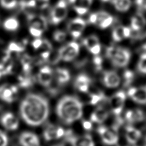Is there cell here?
<instances>
[{"mask_svg": "<svg viewBox=\"0 0 146 146\" xmlns=\"http://www.w3.org/2000/svg\"><path fill=\"white\" fill-rule=\"evenodd\" d=\"M135 3L140 9L146 10V0H135Z\"/></svg>", "mask_w": 146, "mask_h": 146, "instance_id": "cell-41", "label": "cell"}, {"mask_svg": "<svg viewBox=\"0 0 146 146\" xmlns=\"http://www.w3.org/2000/svg\"><path fill=\"white\" fill-rule=\"evenodd\" d=\"M67 140L71 146H95L92 137L88 134L81 137H72L69 135Z\"/></svg>", "mask_w": 146, "mask_h": 146, "instance_id": "cell-15", "label": "cell"}, {"mask_svg": "<svg viewBox=\"0 0 146 146\" xmlns=\"http://www.w3.org/2000/svg\"><path fill=\"white\" fill-rule=\"evenodd\" d=\"M114 21V18L108 12L100 11L93 13L89 17V22L102 29L110 27Z\"/></svg>", "mask_w": 146, "mask_h": 146, "instance_id": "cell-4", "label": "cell"}, {"mask_svg": "<svg viewBox=\"0 0 146 146\" xmlns=\"http://www.w3.org/2000/svg\"><path fill=\"white\" fill-rule=\"evenodd\" d=\"M29 32L31 35L34 36L35 38H40L43 33V32L38 29V28L30 27H29Z\"/></svg>", "mask_w": 146, "mask_h": 146, "instance_id": "cell-37", "label": "cell"}, {"mask_svg": "<svg viewBox=\"0 0 146 146\" xmlns=\"http://www.w3.org/2000/svg\"><path fill=\"white\" fill-rule=\"evenodd\" d=\"M0 4L6 9H13L16 7L17 0H0Z\"/></svg>", "mask_w": 146, "mask_h": 146, "instance_id": "cell-32", "label": "cell"}, {"mask_svg": "<svg viewBox=\"0 0 146 146\" xmlns=\"http://www.w3.org/2000/svg\"><path fill=\"white\" fill-rule=\"evenodd\" d=\"M111 2L115 9L121 12H127L131 6V0H111Z\"/></svg>", "mask_w": 146, "mask_h": 146, "instance_id": "cell-28", "label": "cell"}, {"mask_svg": "<svg viewBox=\"0 0 146 146\" xmlns=\"http://www.w3.org/2000/svg\"><path fill=\"white\" fill-rule=\"evenodd\" d=\"M68 15V7L65 0H60L52 9L50 14L51 23L59 25L65 19Z\"/></svg>", "mask_w": 146, "mask_h": 146, "instance_id": "cell-6", "label": "cell"}, {"mask_svg": "<svg viewBox=\"0 0 146 146\" xmlns=\"http://www.w3.org/2000/svg\"><path fill=\"white\" fill-rule=\"evenodd\" d=\"M91 83L90 78L87 75L81 74L78 76L75 82V86L80 92H87Z\"/></svg>", "mask_w": 146, "mask_h": 146, "instance_id": "cell-23", "label": "cell"}, {"mask_svg": "<svg viewBox=\"0 0 146 146\" xmlns=\"http://www.w3.org/2000/svg\"><path fill=\"white\" fill-rule=\"evenodd\" d=\"M104 95L102 93H92L90 94V103L93 105H97L98 103L100 102V101L104 99Z\"/></svg>", "mask_w": 146, "mask_h": 146, "instance_id": "cell-33", "label": "cell"}, {"mask_svg": "<svg viewBox=\"0 0 146 146\" xmlns=\"http://www.w3.org/2000/svg\"><path fill=\"white\" fill-rule=\"evenodd\" d=\"M117 129L105 126H100L97 129V131L104 143L107 145H115L118 142L119 137L117 133Z\"/></svg>", "mask_w": 146, "mask_h": 146, "instance_id": "cell-8", "label": "cell"}, {"mask_svg": "<svg viewBox=\"0 0 146 146\" xmlns=\"http://www.w3.org/2000/svg\"><path fill=\"white\" fill-rule=\"evenodd\" d=\"M53 36L54 40L57 42H62L66 39V33L61 30H57L54 32Z\"/></svg>", "mask_w": 146, "mask_h": 146, "instance_id": "cell-35", "label": "cell"}, {"mask_svg": "<svg viewBox=\"0 0 146 146\" xmlns=\"http://www.w3.org/2000/svg\"><path fill=\"white\" fill-rule=\"evenodd\" d=\"M82 125H83V127H84V128L87 130H90L92 129V122H90V121H83Z\"/></svg>", "mask_w": 146, "mask_h": 146, "instance_id": "cell-44", "label": "cell"}, {"mask_svg": "<svg viewBox=\"0 0 146 146\" xmlns=\"http://www.w3.org/2000/svg\"><path fill=\"white\" fill-rule=\"evenodd\" d=\"M93 62L96 66H97L98 68L101 67V64L102 63V58L100 56H98L97 55H95L94 59H93Z\"/></svg>", "mask_w": 146, "mask_h": 146, "instance_id": "cell-43", "label": "cell"}, {"mask_svg": "<svg viewBox=\"0 0 146 146\" xmlns=\"http://www.w3.org/2000/svg\"><path fill=\"white\" fill-rule=\"evenodd\" d=\"M9 138L4 132L0 131V146H7Z\"/></svg>", "mask_w": 146, "mask_h": 146, "instance_id": "cell-38", "label": "cell"}, {"mask_svg": "<svg viewBox=\"0 0 146 146\" xmlns=\"http://www.w3.org/2000/svg\"><path fill=\"white\" fill-rule=\"evenodd\" d=\"M27 19L29 27L38 28L43 32L47 30V20L43 15L31 13V14H27Z\"/></svg>", "mask_w": 146, "mask_h": 146, "instance_id": "cell-11", "label": "cell"}, {"mask_svg": "<svg viewBox=\"0 0 146 146\" xmlns=\"http://www.w3.org/2000/svg\"><path fill=\"white\" fill-rule=\"evenodd\" d=\"M145 146H146V138H145Z\"/></svg>", "mask_w": 146, "mask_h": 146, "instance_id": "cell-46", "label": "cell"}, {"mask_svg": "<svg viewBox=\"0 0 146 146\" xmlns=\"http://www.w3.org/2000/svg\"><path fill=\"white\" fill-rule=\"evenodd\" d=\"M126 96L123 91H119L112 96L109 100V106L113 113L119 115L123 110Z\"/></svg>", "mask_w": 146, "mask_h": 146, "instance_id": "cell-7", "label": "cell"}, {"mask_svg": "<svg viewBox=\"0 0 146 146\" xmlns=\"http://www.w3.org/2000/svg\"><path fill=\"white\" fill-rule=\"evenodd\" d=\"M86 25V22L81 18H75L68 23L67 30L73 38H78L85 29Z\"/></svg>", "mask_w": 146, "mask_h": 146, "instance_id": "cell-10", "label": "cell"}, {"mask_svg": "<svg viewBox=\"0 0 146 146\" xmlns=\"http://www.w3.org/2000/svg\"><path fill=\"white\" fill-rule=\"evenodd\" d=\"M106 56L115 66L124 67L128 64L131 53L126 48L119 46H109L106 49Z\"/></svg>", "mask_w": 146, "mask_h": 146, "instance_id": "cell-3", "label": "cell"}, {"mask_svg": "<svg viewBox=\"0 0 146 146\" xmlns=\"http://www.w3.org/2000/svg\"><path fill=\"white\" fill-rule=\"evenodd\" d=\"M133 78V74L131 71H127L124 73V78L126 82H130Z\"/></svg>", "mask_w": 146, "mask_h": 146, "instance_id": "cell-42", "label": "cell"}, {"mask_svg": "<svg viewBox=\"0 0 146 146\" xmlns=\"http://www.w3.org/2000/svg\"><path fill=\"white\" fill-rule=\"evenodd\" d=\"M80 47L76 42H71L62 46L59 49L58 57L65 62H70L74 60L79 53Z\"/></svg>", "mask_w": 146, "mask_h": 146, "instance_id": "cell-5", "label": "cell"}, {"mask_svg": "<svg viewBox=\"0 0 146 146\" xmlns=\"http://www.w3.org/2000/svg\"><path fill=\"white\" fill-rule=\"evenodd\" d=\"M54 78V72L51 67L44 66L41 67L38 74V82L45 87L51 84Z\"/></svg>", "mask_w": 146, "mask_h": 146, "instance_id": "cell-16", "label": "cell"}, {"mask_svg": "<svg viewBox=\"0 0 146 146\" xmlns=\"http://www.w3.org/2000/svg\"><path fill=\"white\" fill-rule=\"evenodd\" d=\"M36 8L39 9L44 10L48 7L50 0H35Z\"/></svg>", "mask_w": 146, "mask_h": 146, "instance_id": "cell-36", "label": "cell"}, {"mask_svg": "<svg viewBox=\"0 0 146 146\" xmlns=\"http://www.w3.org/2000/svg\"><path fill=\"white\" fill-rule=\"evenodd\" d=\"M69 1L77 14L82 15L88 12L92 6L93 0H69Z\"/></svg>", "mask_w": 146, "mask_h": 146, "instance_id": "cell-18", "label": "cell"}, {"mask_svg": "<svg viewBox=\"0 0 146 146\" xmlns=\"http://www.w3.org/2000/svg\"><path fill=\"white\" fill-rule=\"evenodd\" d=\"M139 42L140 48L144 50H146V33L140 36Z\"/></svg>", "mask_w": 146, "mask_h": 146, "instance_id": "cell-40", "label": "cell"}, {"mask_svg": "<svg viewBox=\"0 0 146 146\" xmlns=\"http://www.w3.org/2000/svg\"><path fill=\"white\" fill-rule=\"evenodd\" d=\"M141 135L142 133L140 130L130 126L126 127V137L127 142H128L129 144H136L140 139Z\"/></svg>", "mask_w": 146, "mask_h": 146, "instance_id": "cell-25", "label": "cell"}, {"mask_svg": "<svg viewBox=\"0 0 146 146\" xmlns=\"http://www.w3.org/2000/svg\"><path fill=\"white\" fill-rule=\"evenodd\" d=\"M19 5L21 10L27 13V14H30V10L37 9L35 0H28V1L23 0L20 2Z\"/></svg>", "mask_w": 146, "mask_h": 146, "instance_id": "cell-30", "label": "cell"}, {"mask_svg": "<svg viewBox=\"0 0 146 146\" xmlns=\"http://www.w3.org/2000/svg\"><path fill=\"white\" fill-rule=\"evenodd\" d=\"M138 69L141 73L146 74V53L142 54L140 56L138 63Z\"/></svg>", "mask_w": 146, "mask_h": 146, "instance_id": "cell-31", "label": "cell"}, {"mask_svg": "<svg viewBox=\"0 0 146 146\" xmlns=\"http://www.w3.org/2000/svg\"><path fill=\"white\" fill-rule=\"evenodd\" d=\"M20 144L22 146H40V140L35 133L29 131L23 132L19 138Z\"/></svg>", "mask_w": 146, "mask_h": 146, "instance_id": "cell-17", "label": "cell"}, {"mask_svg": "<svg viewBox=\"0 0 146 146\" xmlns=\"http://www.w3.org/2000/svg\"><path fill=\"white\" fill-rule=\"evenodd\" d=\"M1 124L5 129L9 131H15L19 126V120L12 113L7 112L1 117Z\"/></svg>", "mask_w": 146, "mask_h": 146, "instance_id": "cell-14", "label": "cell"}, {"mask_svg": "<svg viewBox=\"0 0 146 146\" xmlns=\"http://www.w3.org/2000/svg\"><path fill=\"white\" fill-rule=\"evenodd\" d=\"M128 96L133 100L139 104H146V86L139 88H131Z\"/></svg>", "mask_w": 146, "mask_h": 146, "instance_id": "cell-19", "label": "cell"}, {"mask_svg": "<svg viewBox=\"0 0 146 146\" xmlns=\"http://www.w3.org/2000/svg\"><path fill=\"white\" fill-rule=\"evenodd\" d=\"M43 41V39H41L40 38H35V39L32 42V44L33 48L35 49V50H38V49L40 48L41 45H42Z\"/></svg>", "mask_w": 146, "mask_h": 146, "instance_id": "cell-39", "label": "cell"}, {"mask_svg": "<svg viewBox=\"0 0 146 146\" xmlns=\"http://www.w3.org/2000/svg\"><path fill=\"white\" fill-rule=\"evenodd\" d=\"M103 82L107 87L116 88L120 85L121 78L116 72L113 71H106L103 76Z\"/></svg>", "mask_w": 146, "mask_h": 146, "instance_id": "cell-20", "label": "cell"}, {"mask_svg": "<svg viewBox=\"0 0 146 146\" xmlns=\"http://www.w3.org/2000/svg\"><path fill=\"white\" fill-rule=\"evenodd\" d=\"M126 119L131 123L139 122L144 119V113L141 110L135 109L133 110H129L126 113Z\"/></svg>", "mask_w": 146, "mask_h": 146, "instance_id": "cell-26", "label": "cell"}, {"mask_svg": "<svg viewBox=\"0 0 146 146\" xmlns=\"http://www.w3.org/2000/svg\"><path fill=\"white\" fill-rule=\"evenodd\" d=\"M83 44L93 55H98L101 51L99 39L96 35H90L83 40Z\"/></svg>", "mask_w": 146, "mask_h": 146, "instance_id": "cell-13", "label": "cell"}, {"mask_svg": "<svg viewBox=\"0 0 146 146\" xmlns=\"http://www.w3.org/2000/svg\"><path fill=\"white\" fill-rule=\"evenodd\" d=\"M18 88L16 86L5 84L0 86V100L7 103L14 102L17 97Z\"/></svg>", "mask_w": 146, "mask_h": 146, "instance_id": "cell-9", "label": "cell"}, {"mask_svg": "<svg viewBox=\"0 0 146 146\" xmlns=\"http://www.w3.org/2000/svg\"><path fill=\"white\" fill-rule=\"evenodd\" d=\"M19 110L21 116L26 123L31 126H38L48 118L49 104L43 96L30 94L21 101Z\"/></svg>", "mask_w": 146, "mask_h": 146, "instance_id": "cell-1", "label": "cell"}, {"mask_svg": "<svg viewBox=\"0 0 146 146\" xmlns=\"http://www.w3.org/2000/svg\"><path fill=\"white\" fill-rule=\"evenodd\" d=\"M65 131L62 127L52 124L46 126L43 131L44 139L47 142L59 139L63 137Z\"/></svg>", "mask_w": 146, "mask_h": 146, "instance_id": "cell-12", "label": "cell"}, {"mask_svg": "<svg viewBox=\"0 0 146 146\" xmlns=\"http://www.w3.org/2000/svg\"><path fill=\"white\" fill-rule=\"evenodd\" d=\"M54 146H64V145H62V144H58V145H56Z\"/></svg>", "mask_w": 146, "mask_h": 146, "instance_id": "cell-45", "label": "cell"}, {"mask_svg": "<svg viewBox=\"0 0 146 146\" xmlns=\"http://www.w3.org/2000/svg\"><path fill=\"white\" fill-rule=\"evenodd\" d=\"M146 19L142 13H137L132 17L131 20V28L133 30L140 31L145 27Z\"/></svg>", "mask_w": 146, "mask_h": 146, "instance_id": "cell-24", "label": "cell"}, {"mask_svg": "<svg viewBox=\"0 0 146 146\" xmlns=\"http://www.w3.org/2000/svg\"><path fill=\"white\" fill-rule=\"evenodd\" d=\"M55 76H56L57 82L61 85L68 83L70 79L69 71L67 69L63 68L57 69L55 72Z\"/></svg>", "mask_w": 146, "mask_h": 146, "instance_id": "cell-27", "label": "cell"}, {"mask_svg": "<svg viewBox=\"0 0 146 146\" xmlns=\"http://www.w3.org/2000/svg\"><path fill=\"white\" fill-rule=\"evenodd\" d=\"M131 29L129 27L120 25L117 27L112 32V38L115 42H120L131 36Z\"/></svg>", "mask_w": 146, "mask_h": 146, "instance_id": "cell-21", "label": "cell"}, {"mask_svg": "<svg viewBox=\"0 0 146 146\" xmlns=\"http://www.w3.org/2000/svg\"><path fill=\"white\" fill-rule=\"evenodd\" d=\"M3 27L9 32H15L19 27V21L15 17L8 18L3 23Z\"/></svg>", "mask_w": 146, "mask_h": 146, "instance_id": "cell-29", "label": "cell"}, {"mask_svg": "<svg viewBox=\"0 0 146 146\" xmlns=\"http://www.w3.org/2000/svg\"><path fill=\"white\" fill-rule=\"evenodd\" d=\"M57 114L65 124H70L81 118L82 104L73 96H64L59 101L56 108Z\"/></svg>", "mask_w": 146, "mask_h": 146, "instance_id": "cell-2", "label": "cell"}, {"mask_svg": "<svg viewBox=\"0 0 146 146\" xmlns=\"http://www.w3.org/2000/svg\"><path fill=\"white\" fill-rule=\"evenodd\" d=\"M109 112L108 110L103 106H98L91 115V121L98 124H101L108 119Z\"/></svg>", "mask_w": 146, "mask_h": 146, "instance_id": "cell-22", "label": "cell"}, {"mask_svg": "<svg viewBox=\"0 0 146 146\" xmlns=\"http://www.w3.org/2000/svg\"><path fill=\"white\" fill-rule=\"evenodd\" d=\"M23 46L20 45V44H18L16 42H10L9 45V47H8V52H21L23 51Z\"/></svg>", "mask_w": 146, "mask_h": 146, "instance_id": "cell-34", "label": "cell"}]
</instances>
